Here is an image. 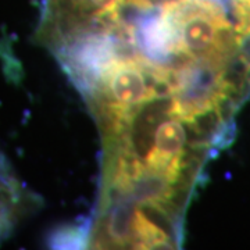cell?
Returning <instances> with one entry per match:
<instances>
[{"instance_id": "cell-1", "label": "cell", "mask_w": 250, "mask_h": 250, "mask_svg": "<svg viewBox=\"0 0 250 250\" xmlns=\"http://www.w3.org/2000/svg\"><path fill=\"white\" fill-rule=\"evenodd\" d=\"M160 14L172 31L177 57L243 64L239 36L220 0H170L161 6Z\"/></svg>"}, {"instance_id": "cell-2", "label": "cell", "mask_w": 250, "mask_h": 250, "mask_svg": "<svg viewBox=\"0 0 250 250\" xmlns=\"http://www.w3.org/2000/svg\"><path fill=\"white\" fill-rule=\"evenodd\" d=\"M124 45L110 29H81L62 38L57 57L77 88L90 99L98 89L102 75L120 54Z\"/></svg>"}, {"instance_id": "cell-3", "label": "cell", "mask_w": 250, "mask_h": 250, "mask_svg": "<svg viewBox=\"0 0 250 250\" xmlns=\"http://www.w3.org/2000/svg\"><path fill=\"white\" fill-rule=\"evenodd\" d=\"M90 223L64 225L50 233L47 245L52 249H85L90 245Z\"/></svg>"}, {"instance_id": "cell-4", "label": "cell", "mask_w": 250, "mask_h": 250, "mask_svg": "<svg viewBox=\"0 0 250 250\" xmlns=\"http://www.w3.org/2000/svg\"><path fill=\"white\" fill-rule=\"evenodd\" d=\"M167 1H170V0H128L129 4L141 10H153L156 7H161Z\"/></svg>"}]
</instances>
